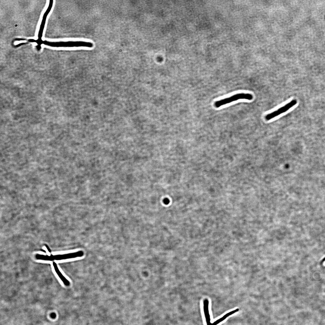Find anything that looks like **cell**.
Returning <instances> with one entry per match:
<instances>
[{
    "instance_id": "9",
    "label": "cell",
    "mask_w": 325,
    "mask_h": 325,
    "mask_svg": "<svg viewBox=\"0 0 325 325\" xmlns=\"http://www.w3.org/2000/svg\"><path fill=\"white\" fill-rule=\"evenodd\" d=\"M163 202L166 204H167L169 203V200L168 199L166 198L164 200Z\"/></svg>"
},
{
    "instance_id": "7",
    "label": "cell",
    "mask_w": 325,
    "mask_h": 325,
    "mask_svg": "<svg viewBox=\"0 0 325 325\" xmlns=\"http://www.w3.org/2000/svg\"><path fill=\"white\" fill-rule=\"evenodd\" d=\"M53 265L56 273L57 274L61 280L62 281L63 283L66 286H69L70 284V281L63 275L61 272L60 271L57 266V264L55 262H53Z\"/></svg>"
},
{
    "instance_id": "4",
    "label": "cell",
    "mask_w": 325,
    "mask_h": 325,
    "mask_svg": "<svg viewBox=\"0 0 325 325\" xmlns=\"http://www.w3.org/2000/svg\"><path fill=\"white\" fill-rule=\"evenodd\" d=\"M297 103V101L296 100L293 99L292 100L277 110L266 115L265 117V119L267 120H270L287 111L295 105Z\"/></svg>"
},
{
    "instance_id": "1",
    "label": "cell",
    "mask_w": 325,
    "mask_h": 325,
    "mask_svg": "<svg viewBox=\"0 0 325 325\" xmlns=\"http://www.w3.org/2000/svg\"><path fill=\"white\" fill-rule=\"evenodd\" d=\"M41 43L47 45L56 47H84L92 48L94 46L91 42L84 41H69L58 42H50L42 41Z\"/></svg>"
},
{
    "instance_id": "6",
    "label": "cell",
    "mask_w": 325,
    "mask_h": 325,
    "mask_svg": "<svg viewBox=\"0 0 325 325\" xmlns=\"http://www.w3.org/2000/svg\"><path fill=\"white\" fill-rule=\"evenodd\" d=\"M203 311L207 325H212L211 322L210 316L209 311V302L208 299H205L203 303Z\"/></svg>"
},
{
    "instance_id": "5",
    "label": "cell",
    "mask_w": 325,
    "mask_h": 325,
    "mask_svg": "<svg viewBox=\"0 0 325 325\" xmlns=\"http://www.w3.org/2000/svg\"><path fill=\"white\" fill-rule=\"evenodd\" d=\"M53 0H50V2H49V4L48 7V8L47 9L46 11H45V13H44V14L43 17V19H42V23H41V26H40V29H39V33H38V42H39V43H41V42L42 41V33H43V29H44V26H45V21H46V19L47 16L48 14V13H49V12H50V11H51V8H52V5H53Z\"/></svg>"
},
{
    "instance_id": "2",
    "label": "cell",
    "mask_w": 325,
    "mask_h": 325,
    "mask_svg": "<svg viewBox=\"0 0 325 325\" xmlns=\"http://www.w3.org/2000/svg\"><path fill=\"white\" fill-rule=\"evenodd\" d=\"M84 255L83 251L81 250L67 254L51 255L50 256L37 254L35 255V258L38 260L52 261L54 260H60L81 257L82 256Z\"/></svg>"
},
{
    "instance_id": "3",
    "label": "cell",
    "mask_w": 325,
    "mask_h": 325,
    "mask_svg": "<svg viewBox=\"0 0 325 325\" xmlns=\"http://www.w3.org/2000/svg\"><path fill=\"white\" fill-rule=\"evenodd\" d=\"M253 98V95L251 94L244 93H238L216 101L215 102L214 105L216 108H218L240 99H245L251 100H252Z\"/></svg>"
},
{
    "instance_id": "8",
    "label": "cell",
    "mask_w": 325,
    "mask_h": 325,
    "mask_svg": "<svg viewBox=\"0 0 325 325\" xmlns=\"http://www.w3.org/2000/svg\"><path fill=\"white\" fill-rule=\"evenodd\" d=\"M239 311L238 308L234 310L231 311L224 314L220 318L217 320L212 323V325H217L221 322L227 318L230 315L234 314Z\"/></svg>"
}]
</instances>
